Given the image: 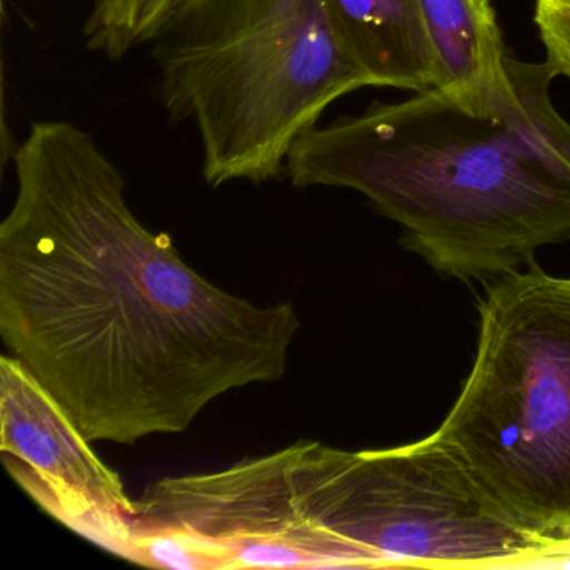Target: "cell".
I'll return each instance as SVG.
<instances>
[{
  "label": "cell",
  "mask_w": 570,
  "mask_h": 570,
  "mask_svg": "<svg viewBox=\"0 0 570 570\" xmlns=\"http://www.w3.org/2000/svg\"><path fill=\"white\" fill-rule=\"evenodd\" d=\"M0 225V335L91 442L181 433L218 396L283 379L302 328L199 275L146 228L89 132L35 122Z\"/></svg>",
  "instance_id": "6da1fadb"
},
{
  "label": "cell",
  "mask_w": 570,
  "mask_h": 570,
  "mask_svg": "<svg viewBox=\"0 0 570 570\" xmlns=\"http://www.w3.org/2000/svg\"><path fill=\"white\" fill-rule=\"evenodd\" d=\"M556 78L547 59L509 55L475 88H432L312 126L286 173L296 188L362 193L443 275L517 272L570 239V125L550 99Z\"/></svg>",
  "instance_id": "7a4b0ae2"
},
{
  "label": "cell",
  "mask_w": 570,
  "mask_h": 570,
  "mask_svg": "<svg viewBox=\"0 0 570 570\" xmlns=\"http://www.w3.org/2000/svg\"><path fill=\"white\" fill-rule=\"evenodd\" d=\"M151 45L163 108L195 125L213 188L279 178L296 138L372 86L323 0H193Z\"/></svg>",
  "instance_id": "3957f363"
},
{
  "label": "cell",
  "mask_w": 570,
  "mask_h": 570,
  "mask_svg": "<svg viewBox=\"0 0 570 570\" xmlns=\"http://www.w3.org/2000/svg\"><path fill=\"white\" fill-rule=\"evenodd\" d=\"M479 313L472 372L432 436L520 529L570 546V278L505 273Z\"/></svg>",
  "instance_id": "277c9868"
},
{
  "label": "cell",
  "mask_w": 570,
  "mask_h": 570,
  "mask_svg": "<svg viewBox=\"0 0 570 570\" xmlns=\"http://www.w3.org/2000/svg\"><path fill=\"white\" fill-rule=\"evenodd\" d=\"M330 532L348 567L509 569L546 550L432 435L393 449L343 450Z\"/></svg>",
  "instance_id": "5b68a950"
},
{
  "label": "cell",
  "mask_w": 570,
  "mask_h": 570,
  "mask_svg": "<svg viewBox=\"0 0 570 570\" xmlns=\"http://www.w3.org/2000/svg\"><path fill=\"white\" fill-rule=\"evenodd\" d=\"M0 452L49 515L126 559L135 500L62 403L12 355L0 356Z\"/></svg>",
  "instance_id": "8992f818"
},
{
  "label": "cell",
  "mask_w": 570,
  "mask_h": 570,
  "mask_svg": "<svg viewBox=\"0 0 570 570\" xmlns=\"http://www.w3.org/2000/svg\"><path fill=\"white\" fill-rule=\"evenodd\" d=\"M350 58L372 86L423 92L435 86L419 0H323Z\"/></svg>",
  "instance_id": "52a82bcc"
},
{
  "label": "cell",
  "mask_w": 570,
  "mask_h": 570,
  "mask_svg": "<svg viewBox=\"0 0 570 570\" xmlns=\"http://www.w3.org/2000/svg\"><path fill=\"white\" fill-rule=\"evenodd\" d=\"M435 86L466 89L502 71L507 52L490 0H419Z\"/></svg>",
  "instance_id": "ba28073f"
},
{
  "label": "cell",
  "mask_w": 570,
  "mask_h": 570,
  "mask_svg": "<svg viewBox=\"0 0 570 570\" xmlns=\"http://www.w3.org/2000/svg\"><path fill=\"white\" fill-rule=\"evenodd\" d=\"M193 0H92L82 35L91 51L112 61L153 39Z\"/></svg>",
  "instance_id": "9c48e42d"
},
{
  "label": "cell",
  "mask_w": 570,
  "mask_h": 570,
  "mask_svg": "<svg viewBox=\"0 0 570 570\" xmlns=\"http://www.w3.org/2000/svg\"><path fill=\"white\" fill-rule=\"evenodd\" d=\"M132 525L126 560L139 566L171 570H225V562L205 540L171 529Z\"/></svg>",
  "instance_id": "30bf717a"
},
{
  "label": "cell",
  "mask_w": 570,
  "mask_h": 570,
  "mask_svg": "<svg viewBox=\"0 0 570 570\" xmlns=\"http://www.w3.org/2000/svg\"><path fill=\"white\" fill-rule=\"evenodd\" d=\"M547 61L570 79V0H537L533 16Z\"/></svg>",
  "instance_id": "8fae6325"
},
{
  "label": "cell",
  "mask_w": 570,
  "mask_h": 570,
  "mask_svg": "<svg viewBox=\"0 0 570 570\" xmlns=\"http://www.w3.org/2000/svg\"><path fill=\"white\" fill-rule=\"evenodd\" d=\"M509 569H570V546L550 547L532 553L512 563Z\"/></svg>",
  "instance_id": "7c38bea8"
}]
</instances>
